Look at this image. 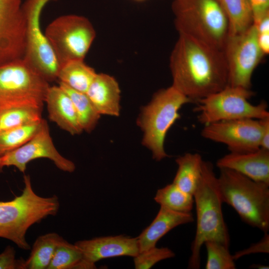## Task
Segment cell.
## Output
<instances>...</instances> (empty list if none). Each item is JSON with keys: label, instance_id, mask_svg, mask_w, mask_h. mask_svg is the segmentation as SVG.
Masks as SVG:
<instances>
[{"label": "cell", "instance_id": "1", "mask_svg": "<svg viewBox=\"0 0 269 269\" xmlns=\"http://www.w3.org/2000/svg\"><path fill=\"white\" fill-rule=\"evenodd\" d=\"M172 84L192 103L228 85V71L222 49L179 34L170 57Z\"/></svg>", "mask_w": 269, "mask_h": 269}, {"label": "cell", "instance_id": "2", "mask_svg": "<svg viewBox=\"0 0 269 269\" xmlns=\"http://www.w3.org/2000/svg\"><path fill=\"white\" fill-rule=\"evenodd\" d=\"M193 198L196 212V229L191 244L188 267L197 269L200 267L201 249L205 242L216 241L228 247L230 245L217 176L210 161H202L201 176Z\"/></svg>", "mask_w": 269, "mask_h": 269}, {"label": "cell", "instance_id": "3", "mask_svg": "<svg viewBox=\"0 0 269 269\" xmlns=\"http://www.w3.org/2000/svg\"><path fill=\"white\" fill-rule=\"evenodd\" d=\"M21 194L12 200L0 201V238L13 242L19 248L28 250L26 240L28 229L49 216L56 215L60 204L56 195L43 197L33 190L30 177L23 176Z\"/></svg>", "mask_w": 269, "mask_h": 269}, {"label": "cell", "instance_id": "4", "mask_svg": "<svg viewBox=\"0 0 269 269\" xmlns=\"http://www.w3.org/2000/svg\"><path fill=\"white\" fill-rule=\"evenodd\" d=\"M219 169L217 182L223 203L232 207L246 224L268 233L269 184L232 170Z\"/></svg>", "mask_w": 269, "mask_h": 269}, {"label": "cell", "instance_id": "5", "mask_svg": "<svg viewBox=\"0 0 269 269\" xmlns=\"http://www.w3.org/2000/svg\"><path fill=\"white\" fill-rule=\"evenodd\" d=\"M172 9L179 34L223 49L228 23L218 0H173Z\"/></svg>", "mask_w": 269, "mask_h": 269}, {"label": "cell", "instance_id": "6", "mask_svg": "<svg viewBox=\"0 0 269 269\" xmlns=\"http://www.w3.org/2000/svg\"><path fill=\"white\" fill-rule=\"evenodd\" d=\"M192 101L171 85L158 91L142 108L137 124L143 133L142 143L154 159L160 161L168 156L164 149L166 135L180 118V109Z\"/></svg>", "mask_w": 269, "mask_h": 269}, {"label": "cell", "instance_id": "7", "mask_svg": "<svg viewBox=\"0 0 269 269\" xmlns=\"http://www.w3.org/2000/svg\"><path fill=\"white\" fill-rule=\"evenodd\" d=\"M254 95L251 89L228 85L198 101L194 111L198 113V122L204 125L224 121L269 117L266 102L253 105L249 102Z\"/></svg>", "mask_w": 269, "mask_h": 269}, {"label": "cell", "instance_id": "8", "mask_svg": "<svg viewBox=\"0 0 269 269\" xmlns=\"http://www.w3.org/2000/svg\"><path fill=\"white\" fill-rule=\"evenodd\" d=\"M49 86L23 59L0 66V108L25 106L43 108Z\"/></svg>", "mask_w": 269, "mask_h": 269}, {"label": "cell", "instance_id": "9", "mask_svg": "<svg viewBox=\"0 0 269 269\" xmlns=\"http://www.w3.org/2000/svg\"><path fill=\"white\" fill-rule=\"evenodd\" d=\"M44 33L59 66L70 61L84 60L96 36L89 20L76 14L57 17L47 25Z\"/></svg>", "mask_w": 269, "mask_h": 269}, {"label": "cell", "instance_id": "10", "mask_svg": "<svg viewBox=\"0 0 269 269\" xmlns=\"http://www.w3.org/2000/svg\"><path fill=\"white\" fill-rule=\"evenodd\" d=\"M57 0H26L22 3L26 21L23 60L48 82L57 79L59 64L40 24L41 11L48 2Z\"/></svg>", "mask_w": 269, "mask_h": 269}, {"label": "cell", "instance_id": "11", "mask_svg": "<svg viewBox=\"0 0 269 269\" xmlns=\"http://www.w3.org/2000/svg\"><path fill=\"white\" fill-rule=\"evenodd\" d=\"M228 71V85L251 89L254 71L265 54L253 24L245 32L228 35L222 49Z\"/></svg>", "mask_w": 269, "mask_h": 269}, {"label": "cell", "instance_id": "12", "mask_svg": "<svg viewBox=\"0 0 269 269\" xmlns=\"http://www.w3.org/2000/svg\"><path fill=\"white\" fill-rule=\"evenodd\" d=\"M264 125L262 119H241L204 125L205 138L225 144L233 152L253 151L260 148Z\"/></svg>", "mask_w": 269, "mask_h": 269}, {"label": "cell", "instance_id": "13", "mask_svg": "<svg viewBox=\"0 0 269 269\" xmlns=\"http://www.w3.org/2000/svg\"><path fill=\"white\" fill-rule=\"evenodd\" d=\"M41 158L51 160L60 170L73 172L74 163L62 156L56 148L47 121L42 119L41 126L35 134L19 147L1 157V167L14 166L24 173L27 164Z\"/></svg>", "mask_w": 269, "mask_h": 269}, {"label": "cell", "instance_id": "14", "mask_svg": "<svg viewBox=\"0 0 269 269\" xmlns=\"http://www.w3.org/2000/svg\"><path fill=\"white\" fill-rule=\"evenodd\" d=\"M25 33L22 0H0V66L23 58Z\"/></svg>", "mask_w": 269, "mask_h": 269}, {"label": "cell", "instance_id": "15", "mask_svg": "<svg viewBox=\"0 0 269 269\" xmlns=\"http://www.w3.org/2000/svg\"><path fill=\"white\" fill-rule=\"evenodd\" d=\"M80 250L83 260L95 266L102 259L120 257H134L139 253L137 238L119 235L78 241L74 244Z\"/></svg>", "mask_w": 269, "mask_h": 269}, {"label": "cell", "instance_id": "16", "mask_svg": "<svg viewBox=\"0 0 269 269\" xmlns=\"http://www.w3.org/2000/svg\"><path fill=\"white\" fill-rule=\"evenodd\" d=\"M216 165L219 169L232 170L269 184V150L260 148L253 151L230 152L219 158Z\"/></svg>", "mask_w": 269, "mask_h": 269}, {"label": "cell", "instance_id": "17", "mask_svg": "<svg viewBox=\"0 0 269 269\" xmlns=\"http://www.w3.org/2000/svg\"><path fill=\"white\" fill-rule=\"evenodd\" d=\"M44 102L49 119L59 128L71 135L83 132L70 97L59 85L49 86Z\"/></svg>", "mask_w": 269, "mask_h": 269}, {"label": "cell", "instance_id": "18", "mask_svg": "<svg viewBox=\"0 0 269 269\" xmlns=\"http://www.w3.org/2000/svg\"><path fill=\"white\" fill-rule=\"evenodd\" d=\"M86 94L100 115H120L121 90L113 76L97 73Z\"/></svg>", "mask_w": 269, "mask_h": 269}, {"label": "cell", "instance_id": "19", "mask_svg": "<svg viewBox=\"0 0 269 269\" xmlns=\"http://www.w3.org/2000/svg\"><path fill=\"white\" fill-rule=\"evenodd\" d=\"M194 220L191 212H178L160 206L151 223L136 237L139 252L155 247L157 242L172 229L192 223Z\"/></svg>", "mask_w": 269, "mask_h": 269}, {"label": "cell", "instance_id": "20", "mask_svg": "<svg viewBox=\"0 0 269 269\" xmlns=\"http://www.w3.org/2000/svg\"><path fill=\"white\" fill-rule=\"evenodd\" d=\"M203 160L197 153H186L178 157L175 160L178 168L173 183L193 195L200 178Z\"/></svg>", "mask_w": 269, "mask_h": 269}, {"label": "cell", "instance_id": "21", "mask_svg": "<svg viewBox=\"0 0 269 269\" xmlns=\"http://www.w3.org/2000/svg\"><path fill=\"white\" fill-rule=\"evenodd\" d=\"M96 74L95 70L87 65L84 60H75L60 66L57 79L59 83L71 89L86 93Z\"/></svg>", "mask_w": 269, "mask_h": 269}, {"label": "cell", "instance_id": "22", "mask_svg": "<svg viewBox=\"0 0 269 269\" xmlns=\"http://www.w3.org/2000/svg\"><path fill=\"white\" fill-rule=\"evenodd\" d=\"M63 238L56 233L39 236L35 241L31 253L23 263V269H47L55 250Z\"/></svg>", "mask_w": 269, "mask_h": 269}, {"label": "cell", "instance_id": "23", "mask_svg": "<svg viewBox=\"0 0 269 269\" xmlns=\"http://www.w3.org/2000/svg\"><path fill=\"white\" fill-rule=\"evenodd\" d=\"M226 16L228 35L243 33L254 24L253 11L249 0H221Z\"/></svg>", "mask_w": 269, "mask_h": 269}, {"label": "cell", "instance_id": "24", "mask_svg": "<svg viewBox=\"0 0 269 269\" xmlns=\"http://www.w3.org/2000/svg\"><path fill=\"white\" fill-rule=\"evenodd\" d=\"M42 108L12 106L0 108V133L40 121Z\"/></svg>", "mask_w": 269, "mask_h": 269}, {"label": "cell", "instance_id": "25", "mask_svg": "<svg viewBox=\"0 0 269 269\" xmlns=\"http://www.w3.org/2000/svg\"><path fill=\"white\" fill-rule=\"evenodd\" d=\"M59 85L70 97L83 131L88 133L93 131L101 115L86 93L74 90L61 83H59Z\"/></svg>", "mask_w": 269, "mask_h": 269}, {"label": "cell", "instance_id": "26", "mask_svg": "<svg viewBox=\"0 0 269 269\" xmlns=\"http://www.w3.org/2000/svg\"><path fill=\"white\" fill-rule=\"evenodd\" d=\"M160 206L181 213H190L193 207V195L185 192L173 182L159 189L154 198Z\"/></svg>", "mask_w": 269, "mask_h": 269}, {"label": "cell", "instance_id": "27", "mask_svg": "<svg viewBox=\"0 0 269 269\" xmlns=\"http://www.w3.org/2000/svg\"><path fill=\"white\" fill-rule=\"evenodd\" d=\"M40 121L0 133V157L22 145L39 130Z\"/></svg>", "mask_w": 269, "mask_h": 269}, {"label": "cell", "instance_id": "28", "mask_svg": "<svg viewBox=\"0 0 269 269\" xmlns=\"http://www.w3.org/2000/svg\"><path fill=\"white\" fill-rule=\"evenodd\" d=\"M83 256L75 244L63 240L58 245L47 269H79Z\"/></svg>", "mask_w": 269, "mask_h": 269}, {"label": "cell", "instance_id": "29", "mask_svg": "<svg viewBox=\"0 0 269 269\" xmlns=\"http://www.w3.org/2000/svg\"><path fill=\"white\" fill-rule=\"evenodd\" d=\"M207 252L206 269H235L236 265L229 247L216 241L204 243Z\"/></svg>", "mask_w": 269, "mask_h": 269}, {"label": "cell", "instance_id": "30", "mask_svg": "<svg viewBox=\"0 0 269 269\" xmlns=\"http://www.w3.org/2000/svg\"><path fill=\"white\" fill-rule=\"evenodd\" d=\"M174 252L167 247L157 248L156 246L139 252L134 257V265L136 269H148L158 262L172 258Z\"/></svg>", "mask_w": 269, "mask_h": 269}, {"label": "cell", "instance_id": "31", "mask_svg": "<svg viewBox=\"0 0 269 269\" xmlns=\"http://www.w3.org/2000/svg\"><path fill=\"white\" fill-rule=\"evenodd\" d=\"M23 261L16 259L14 248L8 246L0 254V269H22Z\"/></svg>", "mask_w": 269, "mask_h": 269}, {"label": "cell", "instance_id": "32", "mask_svg": "<svg viewBox=\"0 0 269 269\" xmlns=\"http://www.w3.org/2000/svg\"><path fill=\"white\" fill-rule=\"evenodd\" d=\"M269 253V234L265 233L263 238L258 242L252 244L250 247L243 250L236 252L232 255L236 261L241 257L251 254L257 253L268 254Z\"/></svg>", "mask_w": 269, "mask_h": 269}, {"label": "cell", "instance_id": "33", "mask_svg": "<svg viewBox=\"0 0 269 269\" xmlns=\"http://www.w3.org/2000/svg\"><path fill=\"white\" fill-rule=\"evenodd\" d=\"M252 7L254 24L269 13V0H249Z\"/></svg>", "mask_w": 269, "mask_h": 269}, {"label": "cell", "instance_id": "34", "mask_svg": "<svg viewBox=\"0 0 269 269\" xmlns=\"http://www.w3.org/2000/svg\"><path fill=\"white\" fill-rule=\"evenodd\" d=\"M264 129L260 148L269 150V117L262 119Z\"/></svg>", "mask_w": 269, "mask_h": 269}, {"label": "cell", "instance_id": "35", "mask_svg": "<svg viewBox=\"0 0 269 269\" xmlns=\"http://www.w3.org/2000/svg\"><path fill=\"white\" fill-rule=\"evenodd\" d=\"M257 41L259 46L265 55L269 53V33H257Z\"/></svg>", "mask_w": 269, "mask_h": 269}, {"label": "cell", "instance_id": "36", "mask_svg": "<svg viewBox=\"0 0 269 269\" xmlns=\"http://www.w3.org/2000/svg\"><path fill=\"white\" fill-rule=\"evenodd\" d=\"M251 268H254V269H269L268 266H266L264 265H253L251 266Z\"/></svg>", "mask_w": 269, "mask_h": 269}, {"label": "cell", "instance_id": "37", "mask_svg": "<svg viewBox=\"0 0 269 269\" xmlns=\"http://www.w3.org/2000/svg\"><path fill=\"white\" fill-rule=\"evenodd\" d=\"M136 0V1H143V0Z\"/></svg>", "mask_w": 269, "mask_h": 269}, {"label": "cell", "instance_id": "38", "mask_svg": "<svg viewBox=\"0 0 269 269\" xmlns=\"http://www.w3.org/2000/svg\"><path fill=\"white\" fill-rule=\"evenodd\" d=\"M1 167V157H0V167Z\"/></svg>", "mask_w": 269, "mask_h": 269}, {"label": "cell", "instance_id": "39", "mask_svg": "<svg viewBox=\"0 0 269 269\" xmlns=\"http://www.w3.org/2000/svg\"><path fill=\"white\" fill-rule=\"evenodd\" d=\"M218 0V1H219V2H220V1L221 0Z\"/></svg>", "mask_w": 269, "mask_h": 269}]
</instances>
